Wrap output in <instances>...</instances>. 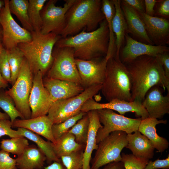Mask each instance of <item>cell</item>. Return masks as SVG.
<instances>
[{
    "label": "cell",
    "instance_id": "1",
    "mask_svg": "<svg viewBox=\"0 0 169 169\" xmlns=\"http://www.w3.org/2000/svg\"><path fill=\"white\" fill-rule=\"evenodd\" d=\"M125 65L131 79L132 101L142 102L147 91L156 85L169 93V79L156 57L141 56Z\"/></svg>",
    "mask_w": 169,
    "mask_h": 169
},
{
    "label": "cell",
    "instance_id": "2",
    "mask_svg": "<svg viewBox=\"0 0 169 169\" xmlns=\"http://www.w3.org/2000/svg\"><path fill=\"white\" fill-rule=\"evenodd\" d=\"M109 39L108 24L105 19L95 30L90 32L83 30L74 35L61 38L54 46L72 48L75 58L89 60L105 57Z\"/></svg>",
    "mask_w": 169,
    "mask_h": 169
},
{
    "label": "cell",
    "instance_id": "3",
    "mask_svg": "<svg viewBox=\"0 0 169 169\" xmlns=\"http://www.w3.org/2000/svg\"><path fill=\"white\" fill-rule=\"evenodd\" d=\"M100 0H76L65 15V27L61 38L73 36L82 30L93 31L105 18Z\"/></svg>",
    "mask_w": 169,
    "mask_h": 169
},
{
    "label": "cell",
    "instance_id": "4",
    "mask_svg": "<svg viewBox=\"0 0 169 169\" xmlns=\"http://www.w3.org/2000/svg\"><path fill=\"white\" fill-rule=\"evenodd\" d=\"M31 33V41L20 43L17 47L23 53L33 74L40 71L43 77L52 64L53 49L61 37L53 33L44 34L33 31Z\"/></svg>",
    "mask_w": 169,
    "mask_h": 169
},
{
    "label": "cell",
    "instance_id": "5",
    "mask_svg": "<svg viewBox=\"0 0 169 169\" xmlns=\"http://www.w3.org/2000/svg\"><path fill=\"white\" fill-rule=\"evenodd\" d=\"M131 88L130 74L119 57L109 59L100 90L106 100L108 102L116 99L132 101Z\"/></svg>",
    "mask_w": 169,
    "mask_h": 169
},
{
    "label": "cell",
    "instance_id": "6",
    "mask_svg": "<svg viewBox=\"0 0 169 169\" xmlns=\"http://www.w3.org/2000/svg\"><path fill=\"white\" fill-rule=\"evenodd\" d=\"M102 84L95 85L85 89L79 94L54 102L50 107L47 116L53 124H58L74 116L81 112L85 102L100 90Z\"/></svg>",
    "mask_w": 169,
    "mask_h": 169
},
{
    "label": "cell",
    "instance_id": "7",
    "mask_svg": "<svg viewBox=\"0 0 169 169\" xmlns=\"http://www.w3.org/2000/svg\"><path fill=\"white\" fill-rule=\"evenodd\" d=\"M127 135L122 131H114L100 141L90 161L91 169H99L110 163L121 161L120 153L128 144Z\"/></svg>",
    "mask_w": 169,
    "mask_h": 169
},
{
    "label": "cell",
    "instance_id": "8",
    "mask_svg": "<svg viewBox=\"0 0 169 169\" xmlns=\"http://www.w3.org/2000/svg\"><path fill=\"white\" fill-rule=\"evenodd\" d=\"M33 74L24 58L15 82L11 88L5 91L13 99L15 107L24 119L31 118L29 98L33 85Z\"/></svg>",
    "mask_w": 169,
    "mask_h": 169
},
{
    "label": "cell",
    "instance_id": "9",
    "mask_svg": "<svg viewBox=\"0 0 169 169\" xmlns=\"http://www.w3.org/2000/svg\"><path fill=\"white\" fill-rule=\"evenodd\" d=\"M53 56V62L46 74V77L68 80L81 85L73 49L69 47L54 46Z\"/></svg>",
    "mask_w": 169,
    "mask_h": 169
},
{
    "label": "cell",
    "instance_id": "10",
    "mask_svg": "<svg viewBox=\"0 0 169 169\" xmlns=\"http://www.w3.org/2000/svg\"><path fill=\"white\" fill-rule=\"evenodd\" d=\"M100 123L103 125L97 132V144L108 136L111 132L121 131L127 134L138 131L141 119H133L119 115L113 110L108 109L96 110Z\"/></svg>",
    "mask_w": 169,
    "mask_h": 169
},
{
    "label": "cell",
    "instance_id": "11",
    "mask_svg": "<svg viewBox=\"0 0 169 169\" xmlns=\"http://www.w3.org/2000/svg\"><path fill=\"white\" fill-rule=\"evenodd\" d=\"M8 0H4V5L0 11V24L3 30L2 44L7 51L17 47L21 43L32 39L31 32L21 27L15 20L9 7Z\"/></svg>",
    "mask_w": 169,
    "mask_h": 169
},
{
    "label": "cell",
    "instance_id": "12",
    "mask_svg": "<svg viewBox=\"0 0 169 169\" xmlns=\"http://www.w3.org/2000/svg\"><path fill=\"white\" fill-rule=\"evenodd\" d=\"M76 0H65L63 7L56 6L57 0H47L40 12V32L44 34L53 33L59 35L65 25V15Z\"/></svg>",
    "mask_w": 169,
    "mask_h": 169
},
{
    "label": "cell",
    "instance_id": "13",
    "mask_svg": "<svg viewBox=\"0 0 169 169\" xmlns=\"http://www.w3.org/2000/svg\"><path fill=\"white\" fill-rule=\"evenodd\" d=\"M81 85L84 89L102 84L104 80L107 60L102 57L86 60L75 58Z\"/></svg>",
    "mask_w": 169,
    "mask_h": 169
},
{
    "label": "cell",
    "instance_id": "14",
    "mask_svg": "<svg viewBox=\"0 0 169 169\" xmlns=\"http://www.w3.org/2000/svg\"><path fill=\"white\" fill-rule=\"evenodd\" d=\"M102 109L114 110L122 115L128 112H134L136 116L141 118L142 120L149 117L148 113L142 106L141 102L138 100L128 101L116 99L107 103H100L92 98L88 100L84 103L81 111L86 113L90 110Z\"/></svg>",
    "mask_w": 169,
    "mask_h": 169
},
{
    "label": "cell",
    "instance_id": "15",
    "mask_svg": "<svg viewBox=\"0 0 169 169\" xmlns=\"http://www.w3.org/2000/svg\"><path fill=\"white\" fill-rule=\"evenodd\" d=\"M40 71L33 75V85L29 98L31 118L47 115L53 104L49 93L44 87Z\"/></svg>",
    "mask_w": 169,
    "mask_h": 169
},
{
    "label": "cell",
    "instance_id": "16",
    "mask_svg": "<svg viewBox=\"0 0 169 169\" xmlns=\"http://www.w3.org/2000/svg\"><path fill=\"white\" fill-rule=\"evenodd\" d=\"M126 44L120 51L119 58L125 64L143 55L156 57L159 54L168 52L169 48L166 45H154L138 42L126 33Z\"/></svg>",
    "mask_w": 169,
    "mask_h": 169
},
{
    "label": "cell",
    "instance_id": "17",
    "mask_svg": "<svg viewBox=\"0 0 169 169\" xmlns=\"http://www.w3.org/2000/svg\"><path fill=\"white\" fill-rule=\"evenodd\" d=\"M162 88L156 85L146 92L141 102L147 111L149 117L161 119L169 113V93L163 95Z\"/></svg>",
    "mask_w": 169,
    "mask_h": 169
},
{
    "label": "cell",
    "instance_id": "18",
    "mask_svg": "<svg viewBox=\"0 0 169 169\" xmlns=\"http://www.w3.org/2000/svg\"><path fill=\"white\" fill-rule=\"evenodd\" d=\"M143 21L148 35L156 45L169 43V22L166 19L138 13Z\"/></svg>",
    "mask_w": 169,
    "mask_h": 169
},
{
    "label": "cell",
    "instance_id": "19",
    "mask_svg": "<svg viewBox=\"0 0 169 169\" xmlns=\"http://www.w3.org/2000/svg\"><path fill=\"white\" fill-rule=\"evenodd\" d=\"M44 87L49 91L53 104L61 99L76 96L84 90L81 85L71 81L45 77L43 79Z\"/></svg>",
    "mask_w": 169,
    "mask_h": 169
},
{
    "label": "cell",
    "instance_id": "20",
    "mask_svg": "<svg viewBox=\"0 0 169 169\" xmlns=\"http://www.w3.org/2000/svg\"><path fill=\"white\" fill-rule=\"evenodd\" d=\"M53 123L47 115L28 119H16L12 123L13 128H24L44 137L55 144L52 126Z\"/></svg>",
    "mask_w": 169,
    "mask_h": 169
},
{
    "label": "cell",
    "instance_id": "21",
    "mask_svg": "<svg viewBox=\"0 0 169 169\" xmlns=\"http://www.w3.org/2000/svg\"><path fill=\"white\" fill-rule=\"evenodd\" d=\"M121 6L127 24V32L146 44L153 45L138 12L122 1Z\"/></svg>",
    "mask_w": 169,
    "mask_h": 169
},
{
    "label": "cell",
    "instance_id": "22",
    "mask_svg": "<svg viewBox=\"0 0 169 169\" xmlns=\"http://www.w3.org/2000/svg\"><path fill=\"white\" fill-rule=\"evenodd\" d=\"M166 120L148 117L141 120L138 131L145 136L152 143L157 152L162 153L169 147V143L165 138L159 136L156 132V126L160 124H166Z\"/></svg>",
    "mask_w": 169,
    "mask_h": 169
},
{
    "label": "cell",
    "instance_id": "23",
    "mask_svg": "<svg viewBox=\"0 0 169 169\" xmlns=\"http://www.w3.org/2000/svg\"><path fill=\"white\" fill-rule=\"evenodd\" d=\"M89 119V125L87 139L83 154V169H91L90 163L93 151L96 150L98 144L96 143V137L98 130L103 127L96 110L90 111L87 113Z\"/></svg>",
    "mask_w": 169,
    "mask_h": 169
},
{
    "label": "cell",
    "instance_id": "24",
    "mask_svg": "<svg viewBox=\"0 0 169 169\" xmlns=\"http://www.w3.org/2000/svg\"><path fill=\"white\" fill-rule=\"evenodd\" d=\"M126 138L128 144L126 148L130 149L133 155L149 160L153 158L155 149L153 144L138 131L127 134Z\"/></svg>",
    "mask_w": 169,
    "mask_h": 169
},
{
    "label": "cell",
    "instance_id": "25",
    "mask_svg": "<svg viewBox=\"0 0 169 169\" xmlns=\"http://www.w3.org/2000/svg\"><path fill=\"white\" fill-rule=\"evenodd\" d=\"M46 157L44 151L35 145H29L16 159L19 169H42Z\"/></svg>",
    "mask_w": 169,
    "mask_h": 169
},
{
    "label": "cell",
    "instance_id": "26",
    "mask_svg": "<svg viewBox=\"0 0 169 169\" xmlns=\"http://www.w3.org/2000/svg\"><path fill=\"white\" fill-rule=\"evenodd\" d=\"M115 9V14L112 21V25L115 36L116 52L115 56L119 57L120 49L125 38L127 26L121 6V1L112 0Z\"/></svg>",
    "mask_w": 169,
    "mask_h": 169
},
{
    "label": "cell",
    "instance_id": "27",
    "mask_svg": "<svg viewBox=\"0 0 169 169\" xmlns=\"http://www.w3.org/2000/svg\"><path fill=\"white\" fill-rule=\"evenodd\" d=\"M55 144L52 143L53 151L57 157L60 159L63 156L77 151L84 150L85 145L78 143L75 137L67 132L56 141Z\"/></svg>",
    "mask_w": 169,
    "mask_h": 169
},
{
    "label": "cell",
    "instance_id": "28",
    "mask_svg": "<svg viewBox=\"0 0 169 169\" xmlns=\"http://www.w3.org/2000/svg\"><path fill=\"white\" fill-rule=\"evenodd\" d=\"M21 135L34 142L37 146L44 153L46 157L47 163L49 165L54 161H61L60 159L56 156L53 151L52 142L44 140L39 135L28 130L22 128H17V130Z\"/></svg>",
    "mask_w": 169,
    "mask_h": 169
},
{
    "label": "cell",
    "instance_id": "29",
    "mask_svg": "<svg viewBox=\"0 0 169 169\" xmlns=\"http://www.w3.org/2000/svg\"><path fill=\"white\" fill-rule=\"evenodd\" d=\"M101 1V10L107 21L109 31L108 49L105 57L108 60L110 58L115 56L116 52L115 38L112 25V21L115 14V9L112 0H102Z\"/></svg>",
    "mask_w": 169,
    "mask_h": 169
},
{
    "label": "cell",
    "instance_id": "30",
    "mask_svg": "<svg viewBox=\"0 0 169 169\" xmlns=\"http://www.w3.org/2000/svg\"><path fill=\"white\" fill-rule=\"evenodd\" d=\"M28 0L9 1V7L11 13L16 16L23 28L31 33L34 30L28 14Z\"/></svg>",
    "mask_w": 169,
    "mask_h": 169
},
{
    "label": "cell",
    "instance_id": "31",
    "mask_svg": "<svg viewBox=\"0 0 169 169\" xmlns=\"http://www.w3.org/2000/svg\"><path fill=\"white\" fill-rule=\"evenodd\" d=\"M0 143L1 149L18 156L20 155L29 145L28 139L23 136L3 139Z\"/></svg>",
    "mask_w": 169,
    "mask_h": 169
},
{
    "label": "cell",
    "instance_id": "32",
    "mask_svg": "<svg viewBox=\"0 0 169 169\" xmlns=\"http://www.w3.org/2000/svg\"><path fill=\"white\" fill-rule=\"evenodd\" d=\"M47 0H29L28 14L34 31L40 32L42 19L40 12Z\"/></svg>",
    "mask_w": 169,
    "mask_h": 169
},
{
    "label": "cell",
    "instance_id": "33",
    "mask_svg": "<svg viewBox=\"0 0 169 169\" xmlns=\"http://www.w3.org/2000/svg\"><path fill=\"white\" fill-rule=\"evenodd\" d=\"M7 52L11 72L10 84L13 85L18 76L24 57L18 47Z\"/></svg>",
    "mask_w": 169,
    "mask_h": 169
},
{
    "label": "cell",
    "instance_id": "34",
    "mask_svg": "<svg viewBox=\"0 0 169 169\" xmlns=\"http://www.w3.org/2000/svg\"><path fill=\"white\" fill-rule=\"evenodd\" d=\"M89 119L86 113L80 120L68 131L75 137L78 143L86 145L89 125Z\"/></svg>",
    "mask_w": 169,
    "mask_h": 169
},
{
    "label": "cell",
    "instance_id": "35",
    "mask_svg": "<svg viewBox=\"0 0 169 169\" xmlns=\"http://www.w3.org/2000/svg\"><path fill=\"white\" fill-rule=\"evenodd\" d=\"M3 89H0V108L8 115L12 123L18 117L23 119L22 115L16 108L13 99Z\"/></svg>",
    "mask_w": 169,
    "mask_h": 169
},
{
    "label": "cell",
    "instance_id": "36",
    "mask_svg": "<svg viewBox=\"0 0 169 169\" xmlns=\"http://www.w3.org/2000/svg\"><path fill=\"white\" fill-rule=\"evenodd\" d=\"M81 112L78 114L72 117L61 123L53 124L52 131L54 138L55 141L63 134L68 131L80 120L86 114Z\"/></svg>",
    "mask_w": 169,
    "mask_h": 169
},
{
    "label": "cell",
    "instance_id": "37",
    "mask_svg": "<svg viewBox=\"0 0 169 169\" xmlns=\"http://www.w3.org/2000/svg\"><path fill=\"white\" fill-rule=\"evenodd\" d=\"M84 151L75 152L60 158L66 169H83Z\"/></svg>",
    "mask_w": 169,
    "mask_h": 169
},
{
    "label": "cell",
    "instance_id": "38",
    "mask_svg": "<svg viewBox=\"0 0 169 169\" xmlns=\"http://www.w3.org/2000/svg\"><path fill=\"white\" fill-rule=\"evenodd\" d=\"M121 157L125 169H144L149 160L137 157L132 154L122 153Z\"/></svg>",
    "mask_w": 169,
    "mask_h": 169
},
{
    "label": "cell",
    "instance_id": "39",
    "mask_svg": "<svg viewBox=\"0 0 169 169\" xmlns=\"http://www.w3.org/2000/svg\"><path fill=\"white\" fill-rule=\"evenodd\" d=\"M0 73L4 81L11 83V72L7 52L3 48L0 53Z\"/></svg>",
    "mask_w": 169,
    "mask_h": 169
},
{
    "label": "cell",
    "instance_id": "40",
    "mask_svg": "<svg viewBox=\"0 0 169 169\" xmlns=\"http://www.w3.org/2000/svg\"><path fill=\"white\" fill-rule=\"evenodd\" d=\"M12 123L9 120H0V138L7 136L10 138L22 136L17 130L12 129Z\"/></svg>",
    "mask_w": 169,
    "mask_h": 169
},
{
    "label": "cell",
    "instance_id": "41",
    "mask_svg": "<svg viewBox=\"0 0 169 169\" xmlns=\"http://www.w3.org/2000/svg\"><path fill=\"white\" fill-rule=\"evenodd\" d=\"M0 169H18L16 159L12 158L10 154L0 150Z\"/></svg>",
    "mask_w": 169,
    "mask_h": 169
},
{
    "label": "cell",
    "instance_id": "42",
    "mask_svg": "<svg viewBox=\"0 0 169 169\" xmlns=\"http://www.w3.org/2000/svg\"><path fill=\"white\" fill-rule=\"evenodd\" d=\"M169 169V155L165 159H157L154 161H149L144 169Z\"/></svg>",
    "mask_w": 169,
    "mask_h": 169
},
{
    "label": "cell",
    "instance_id": "43",
    "mask_svg": "<svg viewBox=\"0 0 169 169\" xmlns=\"http://www.w3.org/2000/svg\"><path fill=\"white\" fill-rule=\"evenodd\" d=\"M158 4L156 14L167 18L169 16V0H160L157 3Z\"/></svg>",
    "mask_w": 169,
    "mask_h": 169
},
{
    "label": "cell",
    "instance_id": "44",
    "mask_svg": "<svg viewBox=\"0 0 169 169\" xmlns=\"http://www.w3.org/2000/svg\"><path fill=\"white\" fill-rule=\"evenodd\" d=\"M161 64L166 76L169 79V54L166 52L158 55L156 57Z\"/></svg>",
    "mask_w": 169,
    "mask_h": 169
},
{
    "label": "cell",
    "instance_id": "45",
    "mask_svg": "<svg viewBox=\"0 0 169 169\" xmlns=\"http://www.w3.org/2000/svg\"><path fill=\"white\" fill-rule=\"evenodd\" d=\"M123 2L139 13L145 12L144 1L143 0H123Z\"/></svg>",
    "mask_w": 169,
    "mask_h": 169
},
{
    "label": "cell",
    "instance_id": "46",
    "mask_svg": "<svg viewBox=\"0 0 169 169\" xmlns=\"http://www.w3.org/2000/svg\"><path fill=\"white\" fill-rule=\"evenodd\" d=\"M145 13L147 15L150 16H153L155 14L154 8L156 4L160 0H145Z\"/></svg>",
    "mask_w": 169,
    "mask_h": 169
},
{
    "label": "cell",
    "instance_id": "47",
    "mask_svg": "<svg viewBox=\"0 0 169 169\" xmlns=\"http://www.w3.org/2000/svg\"><path fill=\"white\" fill-rule=\"evenodd\" d=\"M103 169H125L122 161L114 162L105 165Z\"/></svg>",
    "mask_w": 169,
    "mask_h": 169
},
{
    "label": "cell",
    "instance_id": "48",
    "mask_svg": "<svg viewBox=\"0 0 169 169\" xmlns=\"http://www.w3.org/2000/svg\"><path fill=\"white\" fill-rule=\"evenodd\" d=\"M44 169H66L61 161H54L48 166L44 167Z\"/></svg>",
    "mask_w": 169,
    "mask_h": 169
},
{
    "label": "cell",
    "instance_id": "49",
    "mask_svg": "<svg viewBox=\"0 0 169 169\" xmlns=\"http://www.w3.org/2000/svg\"><path fill=\"white\" fill-rule=\"evenodd\" d=\"M3 48L2 42H0V53ZM8 83L5 82L3 78L0 73V89H5L8 86Z\"/></svg>",
    "mask_w": 169,
    "mask_h": 169
},
{
    "label": "cell",
    "instance_id": "50",
    "mask_svg": "<svg viewBox=\"0 0 169 169\" xmlns=\"http://www.w3.org/2000/svg\"><path fill=\"white\" fill-rule=\"evenodd\" d=\"M10 118L8 115L5 113H2L0 111V120L6 119L9 120Z\"/></svg>",
    "mask_w": 169,
    "mask_h": 169
},
{
    "label": "cell",
    "instance_id": "51",
    "mask_svg": "<svg viewBox=\"0 0 169 169\" xmlns=\"http://www.w3.org/2000/svg\"><path fill=\"white\" fill-rule=\"evenodd\" d=\"M3 38V30L2 27L0 24V42H2Z\"/></svg>",
    "mask_w": 169,
    "mask_h": 169
},
{
    "label": "cell",
    "instance_id": "52",
    "mask_svg": "<svg viewBox=\"0 0 169 169\" xmlns=\"http://www.w3.org/2000/svg\"><path fill=\"white\" fill-rule=\"evenodd\" d=\"M5 2L4 0H0V11L2 7L4 5Z\"/></svg>",
    "mask_w": 169,
    "mask_h": 169
}]
</instances>
